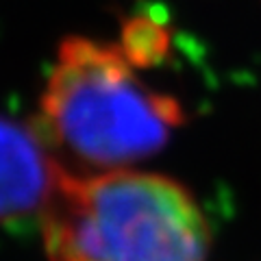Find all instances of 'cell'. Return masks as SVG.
Listing matches in <instances>:
<instances>
[{"mask_svg":"<svg viewBox=\"0 0 261 261\" xmlns=\"http://www.w3.org/2000/svg\"><path fill=\"white\" fill-rule=\"evenodd\" d=\"M39 220L50 261H205L209 250L198 205L159 174L61 168Z\"/></svg>","mask_w":261,"mask_h":261,"instance_id":"cell-1","label":"cell"},{"mask_svg":"<svg viewBox=\"0 0 261 261\" xmlns=\"http://www.w3.org/2000/svg\"><path fill=\"white\" fill-rule=\"evenodd\" d=\"M120 46L68 37L42 94L37 133L79 168L120 170L157 152L183 120L174 98L148 89Z\"/></svg>","mask_w":261,"mask_h":261,"instance_id":"cell-2","label":"cell"},{"mask_svg":"<svg viewBox=\"0 0 261 261\" xmlns=\"http://www.w3.org/2000/svg\"><path fill=\"white\" fill-rule=\"evenodd\" d=\"M61 168L37 128L0 118V224L42 214Z\"/></svg>","mask_w":261,"mask_h":261,"instance_id":"cell-3","label":"cell"},{"mask_svg":"<svg viewBox=\"0 0 261 261\" xmlns=\"http://www.w3.org/2000/svg\"><path fill=\"white\" fill-rule=\"evenodd\" d=\"M120 48L135 68H148L168 55L170 33L152 18H135L124 27Z\"/></svg>","mask_w":261,"mask_h":261,"instance_id":"cell-4","label":"cell"}]
</instances>
